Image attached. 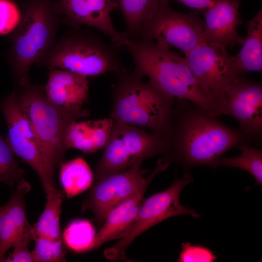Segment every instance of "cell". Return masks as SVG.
I'll list each match as a JSON object with an SVG mask.
<instances>
[{
    "label": "cell",
    "mask_w": 262,
    "mask_h": 262,
    "mask_svg": "<svg viewBox=\"0 0 262 262\" xmlns=\"http://www.w3.org/2000/svg\"><path fill=\"white\" fill-rule=\"evenodd\" d=\"M149 184L145 185L109 213L96 234L92 249H97L111 240L121 239L128 234L137 216Z\"/></svg>",
    "instance_id": "cell-17"
},
{
    "label": "cell",
    "mask_w": 262,
    "mask_h": 262,
    "mask_svg": "<svg viewBox=\"0 0 262 262\" xmlns=\"http://www.w3.org/2000/svg\"><path fill=\"white\" fill-rule=\"evenodd\" d=\"M16 186L0 213V262H4L8 250L32 229L28 221L25 200L31 185L23 179Z\"/></svg>",
    "instance_id": "cell-15"
},
{
    "label": "cell",
    "mask_w": 262,
    "mask_h": 262,
    "mask_svg": "<svg viewBox=\"0 0 262 262\" xmlns=\"http://www.w3.org/2000/svg\"><path fill=\"white\" fill-rule=\"evenodd\" d=\"M59 180L64 193L72 198L90 188L93 184V172L86 161L78 157L60 165Z\"/></svg>",
    "instance_id": "cell-23"
},
{
    "label": "cell",
    "mask_w": 262,
    "mask_h": 262,
    "mask_svg": "<svg viewBox=\"0 0 262 262\" xmlns=\"http://www.w3.org/2000/svg\"><path fill=\"white\" fill-rule=\"evenodd\" d=\"M21 11L13 0H0V35L11 33L18 26Z\"/></svg>",
    "instance_id": "cell-29"
},
{
    "label": "cell",
    "mask_w": 262,
    "mask_h": 262,
    "mask_svg": "<svg viewBox=\"0 0 262 262\" xmlns=\"http://www.w3.org/2000/svg\"><path fill=\"white\" fill-rule=\"evenodd\" d=\"M34 238L32 229L23 236L14 245L13 252L5 259L6 262H34L32 251L29 249V245Z\"/></svg>",
    "instance_id": "cell-31"
},
{
    "label": "cell",
    "mask_w": 262,
    "mask_h": 262,
    "mask_svg": "<svg viewBox=\"0 0 262 262\" xmlns=\"http://www.w3.org/2000/svg\"><path fill=\"white\" fill-rule=\"evenodd\" d=\"M46 201L44 210L37 221L32 226L34 239L44 236L55 239L61 238L60 217L64 196L56 186L46 192Z\"/></svg>",
    "instance_id": "cell-22"
},
{
    "label": "cell",
    "mask_w": 262,
    "mask_h": 262,
    "mask_svg": "<svg viewBox=\"0 0 262 262\" xmlns=\"http://www.w3.org/2000/svg\"><path fill=\"white\" fill-rule=\"evenodd\" d=\"M96 234L95 229L90 221L76 219L65 229L62 240L67 248L81 253L92 250Z\"/></svg>",
    "instance_id": "cell-24"
},
{
    "label": "cell",
    "mask_w": 262,
    "mask_h": 262,
    "mask_svg": "<svg viewBox=\"0 0 262 262\" xmlns=\"http://www.w3.org/2000/svg\"><path fill=\"white\" fill-rule=\"evenodd\" d=\"M54 0H26L16 29L9 35L11 46L6 54L20 85L28 80L32 65L37 64L55 43L62 21Z\"/></svg>",
    "instance_id": "cell-4"
},
{
    "label": "cell",
    "mask_w": 262,
    "mask_h": 262,
    "mask_svg": "<svg viewBox=\"0 0 262 262\" xmlns=\"http://www.w3.org/2000/svg\"><path fill=\"white\" fill-rule=\"evenodd\" d=\"M122 49L97 34L71 28L37 64L86 77L108 72L115 75L126 70L121 58Z\"/></svg>",
    "instance_id": "cell-6"
},
{
    "label": "cell",
    "mask_w": 262,
    "mask_h": 262,
    "mask_svg": "<svg viewBox=\"0 0 262 262\" xmlns=\"http://www.w3.org/2000/svg\"><path fill=\"white\" fill-rule=\"evenodd\" d=\"M227 48L202 42L185 54L188 66L196 81L217 105L220 115L225 105V91L239 75L233 69Z\"/></svg>",
    "instance_id": "cell-10"
},
{
    "label": "cell",
    "mask_w": 262,
    "mask_h": 262,
    "mask_svg": "<svg viewBox=\"0 0 262 262\" xmlns=\"http://www.w3.org/2000/svg\"><path fill=\"white\" fill-rule=\"evenodd\" d=\"M168 142V136L114 121L109 139L95 167L96 180L124 171L138 161L164 155Z\"/></svg>",
    "instance_id": "cell-7"
},
{
    "label": "cell",
    "mask_w": 262,
    "mask_h": 262,
    "mask_svg": "<svg viewBox=\"0 0 262 262\" xmlns=\"http://www.w3.org/2000/svg\"><path fill=\"white\" fill-rule=\"evenodd\" d=\"M7 142L14 154L29 165L39 177L46 192L55 185L49 174L38 146L15 128L7 125Z\"/></svg>",
    "instance_id": "cell-21"
},
{
    "label": "cell",
    "mask_w": 262,
    "mask_h": 262,
    "mask_svg": "<svg viewBox=\"0 0 262 262\" xmlns=\"http://www.w3.org/2000/svg\"><path fill=\"white\" fill-rule=\"evenodd\" d=\"M169 0H118L129 40L143 38L146 30L159 9Z\"/></svg>",
    "instance_id": "cell-20"
},
{
    "label": "cell",
    "mask_w": 262,
    "mask_h": 262,
    "mask_svg": "<svg viewBox=\"0 0 262 262\" xmlns=\"http://www.w3.org/2000/svg\"><path fill=\"white\" fill-rule=\"evenodd\" d=\"M217 259L210 249L200 246H194L189 243L182 244L179 262H211Z\"/></svg>",
    "instance_id": "cell-30"
},
{
    "label": "cell",
    "mask_w": 262,
    "mask_h": 262,
    "mask_svg": "<svg viewBox=\"0 0 262 262\" xmlns=\"http://www.w3.org/2000/svg\"><path fill=\"white\" fill-rule=\"evenodd\" d=\"M115 76L110 117L116 122L168 137L175 99L145 82L134 70Z\"/></svg>",
    "instance_id": "cell-3"
},
{
    "label": "cell",
    "mask_w": 262,
    "mask_h": 262,
    "mask_svg": "<svg viewBox=\"0 0 262 262\" xmlns=\"http://www.w3.org/2000/svg\"><path fill=\"white\" fill-rule=\"evenodd\" d=\"M188 100L175 99L172 128L162 160L179 165L183 173L207 165L215 169L216 161L229 150L250 146V140Z\"/></svg>",
    "instance_id": "cell-1"
},
{
    "label": "cell",
    "mask_w": 262,
    "mask_h": 262,
    "mask_svg": "<svg viewBox=\"0 0 262 262\" xmlns=\"http://www.w3.org/2000/svg\"><path fill=\"white\" fill-rule=\"evenodd\" d=\"M204 21L198 12L185 14L163 4L149 23L142 39L152 40L186 53L203 41Z\"/></svg>",
    "instance_id": "cell-11"
},
{
    "label": "cell",
    "mask_w": 262,
    "mask_h": 262,
    "mask_svg": "<svg viewBox=\"0 0 262 262\" xmlns=\"http://www.w3.org/2000/svg\"><path fill=\"white\" fill-rule=\"evenodd\" d=\"M240 155L234 157H220L215 162V168L220 166L237 167L248 172L255 179V185H262V151L258 147L245 145L239 148Z\"/></svg>",
    "instance_id": "cell-25"
},
{
    "label": "cell",
    "mask_w": 262,
    "mask_h": 262,
    "mask_svg": "<svg viewBox=\"0 0 262 262\" xmlns=\"http://www.w3.org/2000/svg\"><path fill=\"white\" fill-rule=\"evenodd\" d=\"M0 108L7 125L15 128L37 145V139L33 127L19 104L17 93L15 90L13 91L2 100Z\"/></svg>",
    "instance_id": "cell-26"
},
{
    "label": "cell",
    "mask_w": 262,
    "mask_h": 262,
    "mask_svg": "<svg viewBox=\"0 0 262 262\" xmlns=\"http://www.w3.org/2000/svg\"><path fill=\"white\" fill-rule=\"evenodd\" d=\"M247 33L243 46L235 56H231L233 70L237 75L262 70V10L248 21Z\"/></svg>",
    "instance_id": "cell-19"
},
{
    "label": "cell",
    "mask_w": 262,
    "mask_h": 262,
    "mask_svg": "<svg viewBox=\"0 0 262 262\" xmlns=\"http://www.w3.org/2000/svg\"><path fill=\"white\" fill-rule=\"evenodd\" d=\"M143 162L138 161L124 171L96 180L83 201L82 211H90L96 221L101 224L113 209L149 184L158 174L165 170L169 165L159 158L156 166L146 178L141 169Z\"/></svg>",
    "instance_id": "cell-9"
},
{
    "label": "cell",
    "mask_w": 262,
    "mask_h": 262,
    "mask_svg": "<svg viewBox=\"0 0 262 262\" xmlns=\"http://www.w3.org/2000/svg\"><path fill=\"white\" fill-rule=\"evenodd\" d=\"M24 175L7 141L0 134V183H4L12 191L24 179Z\"/></svg>",
    "instance_id": "cell-27"
},
{
    "label": "cell",
    "mask_w": 262,
    "mask_h": 262,
    "mask_svg": "<svg viewBox=\"0 0 262 262\" xmlns=\"http://www.w3.org/2000/svg\"><path fill=\"white\" fill-rule=\"evenodd\" d=\"M32 251L34 262H61L66 261L62 238L51 239L38 236L34 240Z\"/></svg>",
    "instance_id": "cell-28"
},
{
    "label": "cell",
    "mask_w": 262,
    "mask_h": 262,
    "mask_svg": "<svg viewBox=\"0 0 262 262\" xmlns=\"http://www.w3.org/2000/svg\"><path fill=\"white\" fill-rule=\"evenodd\" d=\"M224 115L238 122L240 131L252 143L262 142V86L239 75L225 91Z\"/></svg>",
    "instance_id": "cell-12"
},
{
    "label": "cell",
    "mask_w": 262,
    "mask_h": 262,
    "mask_svg": "<svg viewBox=\"0 0 262 262\" xmlns=\"http://www.w3.org/2000/svg\"><path fill=\"white\" fill-rule=\"evenodd\" d=\"M2 206L0 207V213L1 211V210H2Z\"/></svg>",
    "instance_id": "cell-33"
},
{
    "label": "cell",
    "mask_w": 262,
    "mask_h": 262,
    "mask_svg": "<svg viewBox=\"0 0 262 262\" xmlns=\"http://www.w3.org/2000/svg\"><path fill=\"white\" fill-rule=\"evenodd\" d=\"M55 7L62 21L71 28L93 27L120 48L129 43L124 32L116 30L112 22L111 15L119 7L115 0H57Z\"/></svg>",
    "instance_id": "cell-13"
},
{
    "label": "cell",
    "mask_w": 262,
    "mask_h": 262,
    "mask_svg": "<svg viewBox=\"0 0 262 262\" xmlns=\"http://www.w3.org/2000/svg\"><path fill=\"white\" fill-rule=\"evenodd\" d=\"M240 4V0H214L204 10V42L226 48L243 44L244 39L237 31V26L242 23L238 12Z\"/></svg>",
    "instance_id": "cell-14"
},
{
    "label": "cell",
    "mask_w": 262,
    "mask_h": 262,
    "mask_svg": "<svg viewBox=\"0 0 262 262\" xmlns=\"http://www.w3.org/2000/svg\"><path fill=\"white\" fill-rule=\"evenodd\" d=\"M190 172L183 173L179 179L176 173L172 184L163 191L156 193L144 200L137 216L128 234L104 251L105 257L110 260L128 261L126 251L131 244L140 234L158 223L180 215H189L199 218L200 215L195 210L182 205L180 193L188 184L192 182Z\"/></svg>",
    "instance_id": "cell-8"
},
{
    "label": "cell",
    "mask_w": 262,
    "mask_h": 262,
    "mask_svg": "<svg viewBox=\"0 0 262 262\" xmlns=\"http://www.w3.org/2000/svg\"><path fill=\"white\" fill-rule=\"evenodd\" d=\"M44 92L53 105L66 110L82 108L89 98L87 77L69 71L49 67Z\"/></svg>",
    "instance_id": "cell-16"
},
{
    "label": "cell",
    "mask_w": 262,
    "mask_h": 262,
    "mask_svg": "<svg viewBox=\"0 0 262 262\" xmlns=\"http://www.w3.org/2000/svg\"><path fill=\"white\" fill-rule=\"evenodd\" d=\"M17 98L29 119L35 133L37 145L47 170L54 180L56 169L64 162L66 131L73 122L88 116L84 109L66 110L51 103L43 87L27 81L20 86Z\"/></svg>",
    "instance_id": "cell-5"
},
{
    "label": "cell",
    "mask_w": 262,
    "mask_h": 262,
    "mask_svg": "<svg viewBox=\"0 0 262 262\" xmlns=\"http://www.w3.org/2000/svg\"><path fill=\"white\" fill-rule=\"evenodd\" d=\"M114 121L111 118L85 121H75L68 127L65 146L89 154L104 148L110 136Z\"/></svg>",
    "instance_id": "cell-18"
},
{
    "label": "cell",
    "mask_w": 262,
    "mask_h": 262,
    "mask_svg": "<svg viewBox=\"0 0 262 262\" xmlns=\"http://www.w3.org/2000/svg\"><path fill=\"white\" fill-rule=\"evenodd\" d=\"M134 70L161 91L174 99L189 101L217 116L219 109L196 81L185 57L147 39L129 40L125 47Z\"/></svg>",
    "instance_id": "cell-2"
},
{
    "label": "cell",
    "mask_w": 262,
    "mask_h": 262,
    "mask_svg": "<svg viewBox=\"0 0 262 262\" xmlns=\"http://www.w3.org/2000/svg\"><path fill=\"white\" fill-rule=\"evenodd\" d=\"M184 5L198 10H205L210 7L214 0H176Z\"/></svg>",
    "instance_id": "cell-32"
}]
</instances>
